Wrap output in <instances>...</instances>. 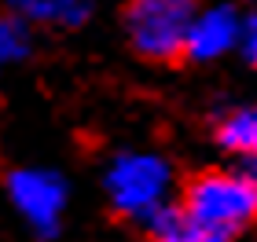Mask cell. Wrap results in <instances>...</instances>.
Here are the masks:
<instances>
[{"label":"cell","mask_w":257,"mask_h":242,"mask_svg":"<svg viewBox=\"0 0 257 242\" xmlns=\"http://www.w3.org/2000/svg\"><path fill=\"white\" fill-rule=\"evenodd\" d=\"M242 37V19L235 8H206L195 11L188 41H184V55L195 63H209L217 55H224L228 48H235Z\"/></svg>","instance_id":"5b68a950"},{"label":"cell","mask_w":257,"mask_h":242,"mask_svg":"<svg viewBox=\"0 0 257 242\" xmlns=\"http://www.w3.org/2000/svg\"><path fill=\"white\" fill-rule=\"evenodd\" d=\"M177 209L228 242L257 220V183H250L239 169H202L184 183Z\"/></svg>","instance_id":"6da1fadb"},{"label":"cell","mask_w":257,"mask_h":242,"mask_svg":"<svg viewBox=\"0 0 257 242\" xmlns=\"http://www.w3.org/2000/svg\"><path fill=\"white\" fill-rule=\"evenodd\" d=\"M239 48H242V55H246V63H250V66H257V11H253L246 22H242Z\"/></svg>","instance_id":"30bf717a"},{"label":"cell","mask_w":257,"mask_h":242,"mask_svg":"<svg viewBox=\"0 0 257 242\" xmlns=\"http://www.w3.org/2000/svg\"><path fill=\"white\" fill-rule=\"evenodd\" d=\"M8 194L15 209L26 216V224L41 238H52L59 231L63 209H66V183L59 172L48 169H11L8 172Z\"/></svg>","instance_id":"277c9868"},{"label":"cell","mask_w":257,"mask_h":242,"mask_svg":"<svg viewBox=\"0 0 257 242\" xmlns=\"http://www.w3.org/2000/svg\"><path fill=\"white\" fill-rule=\"evenodd\" d=\"M144 227H147L151 242H224L220 235L206 231V227H198L191 216H184L177 205H166V209H158Z\"/></svg>","instance_id":"52a82bcc"},{"label":"cell","mask_w":257,"mask_h":242,"mask_svg":"<svg viewBox=\"0 0 257 242\" xmlns=\"http://www.w3.org/2000/svg\"><path fill=\"white\" fill-rule=\"evenodd\" d=\"M217 143L239 161H257V103L235 107L217 121Z\"/></svg>","instance_id":"8992f818"},{"label":"cell","mask_w":257,"mask_h":242,"mask_svg":"<svg viewBox=\"0 0 257 242\" xmlns=\"http://www.w3.org/2000/svg\"><path fill=\"white\" fill-rule=\"evenodd\" d=\"M26 52H30V26L22 19H15L11 11L0 15V66L22 59Z\"/></svg>","instance_id":"9c48e42d"},{"label":"cell","mask_w":257,"mask_h":242,"mask_svg":"<svg viewBox=\"0 0 257 242\" xmlns=\"http://www.w3.org/2000/svg\"><path fill=\"white\" fill-rule=\"evenodd\" d=\"M11 15L22 19L26 26L44 22V26L74 30V26H81V22L92 15V8L88 4H19V8H11Z\"/></svg>","instance_id":"ba28073f"},{"label":"cell","mask_w":257,"mask_h":242,"mask_svg":"<svg viewBox=\"0 0 257 242\" xmlns=\"http://www.w3.org/2000/svg\"><path fill=\"white\" fill-rule=\"evenodd\" d=\"M195 11L184 0H140L121 11L128 44L147 63H177L184 55Z\"/></svg>","instance_id":"7a4b0ae2"},{"label":"cell","mask_w":257,"mask_h":242,"mask_svg":"<svg viewBox=\"0 0 257 242\" xmlns=\"http://www.w3.org/2000/svg\"><path fill=\"white\" fill-rule=\"evenodd\" d=\"M107 194L121 216L147 224L158 209L169 205V165L158 154H118L107 169Z\"/></svg>","instance_id":"3957f363"}]
</instances>
